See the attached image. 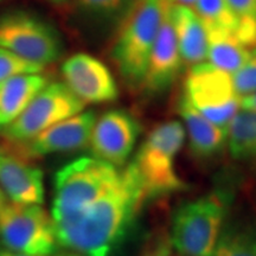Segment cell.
<instances>
[{"label":"cell","mask_w":256,"mask_h":256,"mask_svg":"<svg viewBox=\"0 0 256 256\" xmlns=\"http://www.w3.org/2000/svg\"><path fill=\"white\" fill-rule=\"evenodd\" d=\"M177 112L184 121L190 151L198 159H210L220 154L226 145V128L220 127L203 116L180 95Z\"/></svg>","instance_id":"9a60e30c"},{"label":"cell","mask_w":256,"mask_h":256,"mask_svg":"<svg viewBox=\"0 0 256 256\" xmlns=\"http://www.w3.org/2000/svg\"><path fill=\"white\" fill-rule=\"evenodd\" d=\"M4 2V0H0V2Z\"/></svg>","instance_id":"d6a6232c"},{"label":"cell","mask_w":256,"mask_h":256,"mask_svg":"<svg viewBox=\"0 0 256 256\" xmlns=\"http://www.w3.org/2000/svg\"><path fill=\"white\" fill-rule=\"evenodd\" d=\"M228 196L210 192L176 210L171 242L184 256H211L228 214Z\"/></svg>","instance_id":"277c9868"},{"label":"cell","mask_w":256,"mask_h":256,"mask_svg":"<svg viewBox=\"0 0 256 256\" xmlns=\"http://www.w3.org/2000/svg\"><path fill=\"white\" fill-rule=\"evenodd\" d=\"M226 145L232 158L256 159V112H238L226 128Z\"/></svg>","instance_id":"d6986e66"},{"label":"cell","mask_w":256,"mask_h":256,"mask_svg":"<svg viewBox=\"0 0 256 256\" xmlns=\"http://www.w3.org/2000/svg\"><path fill=\"white\" fill-rule=\"evenodd\" d=\"M60 72L66 87L84 104H107L119 98L110 68L89 54H74L64 60Z\"/></svg>","instance_id":"7c38bea8"},{"label":"cell","mask_w":256,"mask_h":256,"mask_svg":"<svg viewBox=\"0 0 256 256\" xmlns=\"http://www.w3.org/2000/svg\"><path fill=\"white\" fill-rule=\"evenodd\" d=\"M6 203H8V200H6L5 194H4V192H2V188H0V211H2V208L5 206Z\"/></svg>","instance_id":"f546056e"},{"label":"cell","mask_w":256,"mask_h":256,"mask_svg":"<svg viewBox=\"0 0 256 256\" xmlns=\"http://www.w3.org/2000/svg\"><path fill=\"white\" fill-rule=\"evenodd\" d=\"M206 34V62L223 72L232 75L252 56V50L242 44L235 34H222V32H210Z\"/></svg>","instance_id":"ac0fdd59"},{"label":"cell","mask_w":256,"mask_h":256,"mask_svg":"<svg viewBox=\"0 0 256 256\" xmlns=\"http://www.w3.org/2000/svg\"><path fill=\"white\" fill-rule=\"evenodd\" d=\"M57 256H82V255H80V254H78V252H62V254H60V255H57Z\"/></svg>","instance_id":"4dcf8cb0"},{"label":"cell","mask_w":256,"mask_h":256,"mask_svg":"<svg viewBox=\"0 0 256 256\" xmlns=\"http://www.w3.org/2000/svg\"><path fill=\"white\" fill-rule=\"evenodd\" d=\"M48 83L42 72L22 74L0 82V126L17 119Z\"/></svg>","instance_id":"e0dca14e"},{"label":"cell","mask_w":256,"mask_h":256,"mask_svg":"<svg viewBox=\"0 0 256 256\" xmlns=\"http://www.w3.org/2000/svg\"><path fill=\"white\" fill-rule=\"evenodd\" d=\"M147 200L130 162L107 192L78 212L54 220L58 244L82 256H110Z\"/></svg>","instance_id":"6da1fadb"},{"label":"cell","mask_w":256,"mask_h":256,"mask_svg":"<svg viewBox=\"0 0 256 256\" xmlns=\"http://www.w3.org/2000/svg\"><path fill=\"white\" fill-rule=\"evenodd\" d=\"M170 252H171V249H170V246L168 243H159L156 247H154L152 250L147 252L144 256H170Z\"/></svg>","instance_id":"484cf974"},{"label":"cell","mask_w":256,"mask_h":256,"mask_svg":"<svg viewBox=\"0 0 256 256\" xmlns=\"http://www.w3.org/2000/svg\"><path fill=\"white\" fill-rule=\"evenodd\" d=\"M44 66L19 57L11 51L0 46V82L22 74L43 72Z\"/></svg>","instance_id":"cb8c5ba5"},{"label":"cell","mask_w":256,"mask_h":256,"mask_svg":"<svg viewBox=\"0 0 256 256\" xmlns=\"http://www.w3.org/2000/svg\"><path fill=\"white\" fill-rule=\"evenodd\" d=\"M206 34L222 32L236 36L238 18L226 0H196L194 8Z\"/></svg>","instance_id":"44dd1931"},{"label":"cell","mask_w":256,"mask_h":256,"mask_svg":"<svg viewBox=\"0 0 256 256\" xmlns=\"http://www.w3.org/2000/svg\"><path fill=\"white\" fill-rule=\"evenodd\" d=\"M0 188L16 204H43V171L26 160L2 147Z\"/></svg>","instance_id":"5bb4252c"},{"label":"cell","mask_w":256,"mask_h":256,"mask_svg":"<svg viewBox=\"0 0 256 256\" xmlns=\"http://www.w3.org/2000/svg\"><path fill=\"white\" fill-rule=\"evenodd\" d=\"M96 115L81 112L54 124L23 142H8L4 148L26 160H34L55 153L72 152L89 145Z\"/></svg>","instance_id":"30bf717a"},{"label":"cell","mask_w":256,"mask_h":256,"mask_svg":"<svg viewBox=\"0 0 256 256\" xmlns=\"http://www.w3.org/2000/svg\"><path fill=\"white\" fill-rule=\"evenodd\" d=\"M226 2L238 18V40L249 49H256V0Z\"/></svg>","instance_id":"7402d4cb"},{"label":"cell","mask_w":256,"mask_h":256,"mask_svg":"<svg viewBox=\"0 0 256 256\" xmlns=\"http://www.w3.org/2000/svg\"><path fill=\"white\" fill-rule=\"evenodd\" d=\"M84 102L64 82H51L34 96L17 119L4 127L8 142H23L54 124L81 113Z\"/></svg>","instance_id":"9c48e42d"},{"label":"cell","mask_w":256,"mask_h":256,"mask_svg":"<svg viewBox=\"0 0 256 256\" xmlns=\"http://www.w3.org/2000/svg\"><path fill=\"white\" fill-rule=\"evenodd\" d=\"M78 2L88 14L121 22L136 5V0H78Z\"/></svg>","instance_id":"603a6c76"},{"label":"cell","mask_w":256,"mask_h":256,"mask_svg":"<svg viewBox=\"0 0 256 256\" xmlns=\"http://www.w3.org/2000/svg\"><path fill=\"white\" fill-rule=\"evenodd\" d=\"M121 171L95 156H81L57 171L54 180V220L78 212L116 183Z\"/></svg>","instance_id":"5b68a950"},{"label":"cell","mask_w":256,"mask_h":256,"mask_svg":"<svg viewBox=\"0 0 256 256\" xmlns=\"http://www.w3.org/2000/svg\"><path fill=\"white\" fill-rule=\"evenodd\" d=\"M185 138L184 126L177 120L156 124L147 134L132 162L147 198L165 196L184 188L176 170V159Z\"/></svg>","instance_id":"3957f363"},{"label":"cell","mask_w":256,"mask_h":256,"mask_svg":"<svg viewBox=\"0 0 256 256\" xmlns=\"http://www.w3.org/2000/svg\"><path fill=\"white\" fill-rule=\"evenodd\" d=\"M0 256H32V255H26L23 254V252H18L14 250H10V249H0Z\"/></svg>","instance_id":"f1b7e54d"},{"label":"cell","mask_w":256,"mask_h":256,"mask_svg":"<svg viewBox=\"0 0 256 256\" xmlns=\"http://www.w3.org/2000/svg\"><path fill=\"white\" fill-rule=\"evenodd\" d=\"M51 2H54V4H63V2H68V0H50Z\"/></svg>","instance_id":"1f68e13d"},{"label":"cell","mask_w":256,"mask_h":256,"mask_svg":"<svg viewBox=\"0 0 256 256\" xmlns=\"http://www.w3.org/2000/svg\"><path fill=\"white\" fill-rule=\"evenodd\" d=\"M142 126L133 114L124 110H110L96 118L89 146L92 156L124 168L133 153Z\"/></svg>","instance_id":"8fae6325"},{"label":"cell","mask_w":256,"mask_h":256,"mask_svg":"<svg viewBox=\"0 0 256 256\" xmlns=\"http://www.w3.org/2000/svg\"><path fill=\"white\" fill-rule=\"evenodd\" d=\"M232 84L240 98L256 92V49L252 50L249 60L232 75Z\"/></svg>","instance_id":"d4e9b609"},{"label":"cell","mask_w":256,"mask_h":256,"mask_svg":"<svg viewBox=\"0 0 256 256\" xmlns=\"http://www.w3.org/2000/svg\"><path fill=\"white\" fill-rule=\"evenodd\" d=\"M168 5L150 55L140 90L146 96H156L168 90L178 78L184 60L168 16Z\"/></svg>","instance_id":"4fadbf2b"},{"label":"cell","mask_w":256,"mask_h":256,"mask_svg":"<svg viewBox=\"0 0 256 256\" xmlns=\"http://www.w3.org/2000/svg\"><path fill=\"white\" fill-rule=\"evenodd\" d=\"M168 16L184 64L206 62L208 34L194 10L184 5H168Z\"/></svg>","instance_id":"2e32d148"},{"label":"cell","mask_w":256,"mask_h":256,"mask_svg":"<svg viewBox=\"0 0 256 256\" xmlns=\"http://www.w3.org/2000/svg\"><path fill=\"white\" fill-rule=\"evenodd\" d=\"M241 110L256 112V92L241 98Z\"/></svg>","instance_id":"4316f807"},{"label":"cell","mask_w":256,"mask_h":256,"mask_svg":"<svg viewBox=\"0 0 256 256\" xmlns=\"http://www.w3.org/2000/svg\"><path fill=\"white\" fill-rule=\"evenodd\" d=\"M211 256H256V224L224 226Z\"/></svg>","instance_id":"ffe728a7"},{"label":"cell","mask_w":256,"mask_h":256,"mask_svg":"<svg viewBox=\"0 0 256 256\" xmlns=\"http://www.w3.org/2000/svg\"><path fill=\"white\" fill-rule=\"evenodd\" d=\"M0 46L44 68L63 54L58 31L44 19L22 10L0 16Z\"/></svg>","instance_id":"52a82bcc"},{"label":"cell","mask_w":256,"mask_h":256,"mask_svg":"<svg viewBox=\"0 0 256 256\" xmlns=\"http://www.w3.org/2000/svg\"><path fill=\"white\" fill-rule=\"evenodd\" d=\"M183 96L203 116L223 128H228L241 110V98L234 88L232 74L206 60L190 66L184 80Z\"/></svg>","instance_id":"ba28073f"},{"label":"cell","mask_w":256,"mask_h":256,"mask_svg":"<svg viewBox=\"0 0 256 256\" xmlns=\"http://www.w3.org/2000/svg\"><path fill=\"white\" fill-rule=\"evenodd\" d=\"M166 2H168L170 4L174 5H184L188 6V8H194L196 0H166Z\"/></svg>","instance_id":"83f0119b"},{"label":"cell","mask_w":256,"mask_h":256,"mask_svg":"<svg viewBox=\"0 0 256 256\" xmlns=\"http://www.w3.org/2000/svg\"><path fill=\"white\" fill-rule=\"evenodd\" d=\"M168 4L166 0H136L120 22L110 57L122 81L132 90L139 92L142 87Z\"/></svg>","instance_id":"7a4b0ae2"},{"label":"cell","mask_w":256,"mask_h":256,"mask_svg":"<svg viewBox=\"0 0 256 256\" xmlns=\"http://www.w3.org/2000/svg\"><path fill=\"white\" fill-rule=\"evenodd\" d=\"M0 240L6 249L32 256H51L60 246L52 217L40 204L6 203Z\"/></svg>","instance_id":"8992f818"}]
</instances>
